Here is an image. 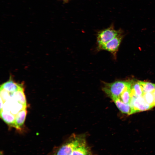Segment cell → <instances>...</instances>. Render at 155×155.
I'll use <instances>...</instances> for the list:
<instances>
[{
	"instance_id": "cell-16",
	"label": "cell",
	"mask_w": 155,
	"mask_h": 155,
	"mask_svg": "<svg viewBox=\"0 0 155 155\" xmlns=\"http://www.w3.org/2000/svg\"><path fill=\"white\" fill-rule=\"evenodd\" d=\"M142 96L145 101L152 107L155 106V99L153 92L144 93Z\"/></svg>"
},
{
	"instance_id": "cell-9",
	"label": "cell",
	"mask_w": 155,
	"mask_h": 155,
	"mask_svg": "<svg viewBox=\"0 0 155 155\" xmlns=\"http://www.w3.org/2000/svg\"><path fill=\"white\" fill-rule=\"evenodd\" d=\"M6 101H7L9 103L10 112L15 115L22 110L26 108V106L23 105L14 101L10 97Z\"/></svg>"
},
{
	"instance_id": "cell-10",
	"label": "cell",
	"mask_w": 155,
	"mask_h": 155,
	"mask_svg": "<svg viewBox=\"0 0 155 155\" xmlns=\"http://www.w3.org/2000/svg\"><path fill=\"white\" fill-rule=\"evenodd\" d=\"M0 117L7 125L15 128V115L10 111H0Z\"/></svg>"
},
{
	"instance_id": "cell-14",
	"label": "cell",
	"mask_w": 155,
	"mask_h": 155,
	"mask_svg": "<svg viewBox=\"0 0 155 155\" xmlns=\"http://www.w3.org/2000/svg\"><path fill=\"white\" fill-rule=\"evenodd\" d=\"M144 94L142 88L138 81L132 82L131 86V95L136 97L142 96Z\"/></svg>"
},
{
	"instance_id": "cell-8",
	"label": "cell",
	"mask_w": 155,
	"mask_h": 155,
	"mask_svg": "<svg viewBox=\"0 0 155 155\" xmlns=\"http://www.w3.org/2000/svg\"><path fill=\"white\" fill-rule=\"evenodd\" d=\"M27 111L26 108L20 111L15 115V128L20 130L23 126L26 118Z\"/></svg>"
},
{
	"instance_id": "cell-11",
	"label": "cell",
	"mask_w": 155,
	"mask_h": 155,
	"mask_svg": "<svg viewBox=\"0 0 155 155\" xmlns=\"http://www.w3.org/2000/svg\"><path fill=\"white\" fill-rule=\"evenodd\" d=\"M9 93L10 97L12 99L23 105L27 106L26 98L24 92V89Z\"/></svg>"
},
{
	"instance_id": "cell-17",
	"label": "cell",
	"mask_w": 155,
	"mask_h": 155,
	"mask_svg": "<svg viewBox=\"0 0 155 155\" xmlns=\"http://www.w3.org/2000/svg\"><path fill=\"white\" fill-rule=\"evenodd\" d=\"M0 98L3 100L4 102L8 100L10 98V93L7 91L3 89H0Z\"/></svg>"
},
{
	"instance_id": "cell-19",
	"label": "cell",
	"mask_w": 155,
	"mask_h": 155,
	"mask_svg": "<svg viewBox=\"0 0 155 155\" xmlns=\"http://www.w3.org/2000/svg\"><path fill=\"white\" fill-rule=\"evenodd\" d=\"M153 93L154 96V98L155 99V90H154V91L153 92Z\"/></svg>"
},
{
	"instance_id": "cell-7",
	"label": "cell",
	"mask_w": 155,
	"mask_h": 155,
	"mask_svg": "<svg viewBox=\"0 0 155 155\" xmlns=\"http://www.w3.org/2000/svg\"><path fill=\"white\" fill-rule=\"evenodd\" d=\"M118 109L122 113L130 115L135 113L129 104H126L118 98L112 99Z\"/></svg>"
},
{
	"instance_id": "cell-3",
	"label": "cell",
	"mask_w": 155,
	"mask_h": 155,
	"mask_svg": "<svg viewBox=\"0 0 155 155\" xmlns=\"http://www.w3.org/2000/svg\"><path fill=\"white\" fill-rule=\"evenodd\" d=\"M122 33L121 30H115L113 24L106 28L99 31L96 35L97 48L106 43Z\"/></svg>"
},
{
	"instance_id": "cell-18",
	"label": "cell",
	"mask_w": 155,
	"mask_h": 155,
	"mask_svg": "<svg viewBox=\"0 0 155 155\" xmlns=\"http://www.w3.org/2000/svg\"><path fill=\"white\" fill-rule=\"evenodd\" d=\"M62 1L64 3H67L71 0H59Z\"/></svg>"
},
{
	"instance_id": "cell-15",
	"label": "cell",
	"mask_w": 155,
	"mask_h": 155,
	"mask_svg": "<svg viewBox=\"0 0 155 155\" xmlns=\"http://www.w3.org/2000/svg\"><path fill=\"white\" fill-rule=\"evenodd\" d=\"M138 82L144 93L153 92L155 90V84L141 81H138Z\"/></svg>"
},
{
	"instance_id": "cell-12",
	"label": "cell",
	"mask_w": 155,
	"mask_h": 155,
	"mask_svg": "<svg viewBox=\"0 0 155 155\" xmlns=\"http://www.w3.org/2000/svg\"><path fill=\"white\" fill-rule=\"evenodd\" d=\"M91 154L90 150L87 145L85 141L74 150L71 155H91Z\"/></svg>"
},
{
	"instance_id": "cell-4",
	"label": "cell",
	"mask_w": 155,
	"mask_h": 155,
	"mask_svg": "<svg viewBox=\"0 0 155 155\" xmlns=\"http://www.w3.org/2000/svg\"><path fill=\"white\" fill-rule=\"evenodd\" d=\"M123 38L122 33L116 36L112 40L97 48V50L105 51L109 52L115 57Z\"/></svg>"
},
{
	"instance_id": "cell-2",
	"label": "cell",
	"mask_w": 155,
	"mask_h": 155,
	"mask_svg": "<svg viewBox=\"0 0 155 155\" xmlns=\"http://www.w3.org/2000/svg\"><path fill=\"white\" fill-rule=\"evenodd\" d=\"M85 141L84 136L73 134L67 143L59 148L55 155H71L74 150Z\"/></svg>"
},
{
	"instance_id": "cell-13",
	"label": "cell",
	"mask_w": 155,
	"mask_h": 155,
	"mask_svg": "<svg viewBox=\"0 0 155 155\" xmlns=\"http://www.w3.org/2000/svg\"><path fill=\"white\" fill-rule=\"evenodd\" d=\"M131 84L127 87L121 94L119 98L122 101L126 104H129L131 101Z\"/></svg>"
},
{
	"instance_id": "cell-20",
	"label": "cell",
	"mask_w": 155,
	"mask_h": 155,
	"mask_svg": "<svg viewBox=\"0 0 155 155\" xmlns=\"http://www.w3.org/2000/svg\"></svg>"
},
{
	"instance_id": "cell-6",
	"label": "cell",
	"mask_w": 155,
	"mask_h": 155,
	"mask_svg": "<svg viewBox=\"0 0 155 155\" xmlns=\"http://www.w3.org/2000/svg\"><path fill=\"white\" fill-rule=\"evenodd\" d=\"M23 89V85L15 82L11 78L0 86V89L4 90L9 93H13Z\"/></svg>"
},
{
	"instance_id": "cell-5",
	"label": "cell",
	"mask_w": 155,
	"mask_h": 155,
	"mask_svg": "<svg viewBox=\"0 0 155 155\" xmlns=\"http://www.w3.org/2000/svg\"><path fill=\"white\" fill-rule=\"evenodd\" d=\"M130 104L135 113L148 110L152 108L145 101L142 96H132Z\"/></svg>"
},
{
	"instance_id": "cell-1",
	"label": "cell",
	"mask_w": 155,
	"mask_h": 155,
	"mask_svg": "<svg viewBox=\"0 0 155 155\" xmlns=\"http://www.w3.org/2000/svg\"><path fill=\"white\" fill-rule=\"evenodd\" d=\"M102 90L111 99L119 98L126 88L131 82L118 80L113 82H103Z\"/></svg>"
}]
</instances>
